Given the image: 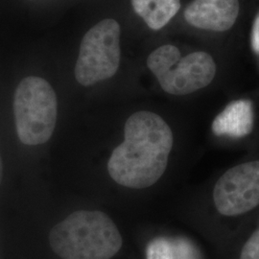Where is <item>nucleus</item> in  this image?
Instances as JSON below:
<instances>
[{
	"label": "nucleus",
	"mask_w": 259,
	"mask_h": 259,
	"mask_svg": "<svg viewBox=\"0 0 259 259\" xmlns=\"http://www.w3.org/2000/svg\"><path fill=\"white\" fill-rule=\"evenodd\" d=\"M125 140L113 150L108 162L111 179L118 185L142 189L155 185L166 170L173 147V133L152 111H138L125 124Z\"/></svg>",
	"instance_id": "obj_1"
},
{
	"label": "nucleus",
	"mask_w": 259,
	"mask_h": 259,
	"mask_svg": "<svg viewBox=\"0 0 259 259\" xmlns=\"http://www.w3.org/2000/svg\"><path fill=\"white\" fill-rule=\"evenodd\" d=\"M151 259H199L194 247L182 239H158L151 245Z\"/></svg>",
	"instance_id": "obj_10"
},
{
	"label": "nucleus",
	"mask_w": 259,
	"mask_h": 259,
	"mask_svg": "<svg viewBox=\"0 0 259 259\" xmlns=\"http://www.w3.org/2000/svg\"><path fill=\"white\" fill-rule=\"evenodd\" d=\"M217 210L225 216L248 212L259 204V160L232 167L213 190Z\"/></svg>",
	"instance_id": "obj_6"
},
{
	"label": "nucleus",
	"mask_w": 259,
	"mask_h": 259,
	"mask_svg": "<svg viewBox=\"0 0 259 259\" xmlns=\"http://www.w3.org/2000/svg\"><path fill=\"white\" fill-rule=\"evenodd\" d=\"M120 25L106 19L90 29L81 41L75 78L83 87L110 79L120 64Z\"/></svg>",
	"instance_id": "obj_5"
},
{
	"label": "nucleus",
	"mask_w": 259,
	"mask_h": 259,
	"mask_svg": "<svg viewBox=\"0 0 259 259\" xmlns=\"http://www.w3.org/2000/svg\"><path fill=\"white\" fill-rule=\"evenodd\" d=\"M238 14V0H194L185 9V19L199 29L225 32L234 25Z\"/></svg>",
	"instance_id": "obj_7"
},
{
	"label": "nucleus",
	"mask_w": 259,
	"mask_h": 259,
	"mask_svg": "<svg viewBox=\"0 0 259 259\" xmlns=\"http://www.w3.org/2000/svg\"><path fill=\"white\" fill-rule=\"evenodd\" d=\"M240 259H259V231L246 242L241 251Z\"/></svg>",
	"instance_id": "obj_11"
},
{
	"label": "nucleus",
	"mask_w": 259,
	"mask_h": 259,
	"mask_svg": "<svg viewBox=\"0 0 259 259\" xmlns=\"http://www.w3.org/2000/svg\"><path fill=\"white\" fill-rule=\"evenodd\" d=\"M147 65L161 89L172 95H186L204 89L216 74V64L209 54L198 51L182 58L180 50L171 45L153 51Z\"/></svg>",
	"instance_id": "obj_4"
},
{
	"label": "nucleus",
	"mask_w": 259,
	"mask_h": 259,
	"mask_svg": "<svg viewBox=\"0 0 259 259\" xmlns=\"http://www.w3.org/2000/svg\"><path fill=\"white\" fill-rule=\"evenodd\" d=\"M132 5L148 27L157 31L176 16L181 0H132Z\"/></svg>",
	"instance_id": "obj_9"
},
{
	"label": "nucleus",
	"mask_w": 259,
	"mask_h": 259,
	"mask_svg": "<svg viewBox=\"0 0 259 259\" xmlns=\"http://www.w3.org/2000/svg\"><path fill=\"white\" fill-rule=\"evenodd\" d=\"M251 48L259 55V14L255 18L251 30Z\"/></svg>",
	"instance_id": "obj_12"
},
{
	"label": "nucleus",
	"mask_w": 259,
	"mask_h": 259,
	"mask_svg": "<svg viewBox=\"0 0 259 259\" xmlns=\"http://www.w3.org/2000/svg\"><path fill=\"white\" fill-rule=\"evenodd\" d=\"M54 90L42 78L30 76L19 83L14 96V113L19 140L39 145L51 139L57 122Z\"/></svg>",
	"instance_id": "obj_3"
},
{
	"label": "nucleus",
	"mask_w": 259,
	"mask_h": 259,
	"mask_svg": "<svg viewBox=\"0 0 259 259\" xmlns=\"http://www.w3.org/2000/svg\"><path fill=\"white\" fill-rule=\"evenodd\" d=\"M253 126V111L250 100H236L230 103L212 123V132L219 137L234 139L250 135Z\"/></svg>",
	"instance_id": "obj_8"
},
{
	"label": "nucleus",
	"mask_w": 259,
	"mask_h": 259,
	"mask_svg": "<svg viewBox=\"0 0 259 259\" xmlns=\"http://www.w3.org/2000/svg\"><path fill=\"white\" fill-rule=\"evenodd\" d=\"M50 247L63 259H111L122 247L116 225L101 211L80 210L57 224L49 234Z\"/></svg>",
	"instance_id": "obj_2"
}]
</instances>
